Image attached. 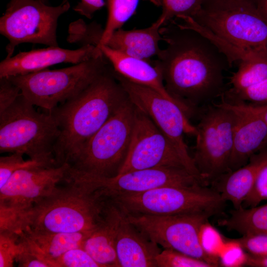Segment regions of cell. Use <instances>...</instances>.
Instances as JSON below:
<instances>
[{
  "label": "cell",
  "mask_w": 267,
  "mask_h": 267,
  "mask_svg": "<svg viewBox=\"0 0 267 267\" xmlns=\"http://www.w3.org/2000/svg\"><path fill=\"white\" fill-rule=\"evenodd\" d=\"M69 0H63L65 3ZM109 0H80L74 7V10L80 14L91 19L93 14L105 5H107Z\"/></svg>",
  "instance_id": "obj_41"
},
{
  "label": "cell",
  "mask_w": 267,
  "mask_h": 267,
  "mask_svg": "<svg viewBox=\"0 0 267 267\" xmlns=\"http://www.w3.org/2000/svg\"><path fill=\"white\" fill-rule=\"evenodd\" d=\"M167 43L152 63L168 92L189 114L193 108L223 94L225 71L232 64L209 38L173 22L160 29Z\"/></svg>",
  "instance_id": "obj_1"
},
{
  "label": "cell",
  "mask_w": 267,
  "mask_h": 267,
  "mask_svg": "<svg viewBox=\"0 0 267 267\" xmlns=\"http://www.w3.org/2000/svg\"><path fill=\"white\" fill-rule=\"evenodd\" d=\"M128 98L110 64L81 92L50 111L59 131L54 148L56 165L69 164Z\"/></svg>",
  "instance_id": "obj_2"
},
{
  "label": "cell",
  "mask_w": 267,
  "mask_h": 267,
  "mask_svg": "<svg viewBox=\"0 0 267 267\" xmlns=\"http://www.w3.org/2000/svg\"><path fill=\"white\" fill-rule=\"evenodd\" d=\"M97 48L101 51L116 73L131 82L149 88L165 98L178 102L187 112L184 107L168 92L161 72L152 62L125 54L105 45Z\"/></svg>",
  "instance_id": "obj_19"
},
{
  "label": "cell",
  "mask_w": 267,
  "mask_h": 267,
  "mask_svg": "<svg viewBox=\"0 0 267 267\" xmlns=\"http://www.w3.org/2000/svg\"><path fill=\"white\" fill-rule=\"evenodd\" d=\"M47 196L19 212L16 233L91 232L102 221L108 200L84 185L67 181Z\"/></svg>",
  "instance_id": "obj_3"
},
{
  "label": "cell",
  "mask_w": 267,
  "mask_h": 267,
  "mask_svg": "<svg viewBox=\"0 0 267 267\" xmlns=\"http://www.w3.org/2000/svg\"><path fill=\"white\" fill-rule=\"evenodd\" d=\"M228 95L243 101L259 105H267V79L247 88L231 89Z\"/></svg>",
  "instance_id": "obj_34"
},
{
  "label": "cell",
  "mask_w": 267,
  "mask_h": 267,
  "mask_svg": "<svg viewBox=\"0 0 267 267\" xmlns=\"http://www.w3.org/2000/svg\"><path fill=\"white\" fill-rule=\"evenodd\" d=\"M237 242L247 253L258 257L267 256V234H251L230 239Z\"/></svg>",
  "instance_id": "obj_37"
},
{
  "label": "cell",
  "mask_w": 267,
  "mask_h": 267,
  "mask_svg": "<svg viewBox=\"0 0 267 267\" xmlns=\"http://www.w3.org/2000/svg\"><path fill=\"white\" fill-rule=\"evenodd\" d=\"M135 106L129 98L69 163V177L109 178L118 175L132 136Z\"/></svg>",
  "instance_id": "obj_4"
},
{
  "label": "cell",
  "mask_w": 267,
  "mask_h": 267,
  "mask_svg": "<svg viewBox=\"0 0 267 267\" xmlns=\"http://www.w3.org/2000/svg\"><path fill=\"white\" fill-rule=\"evenodd\" d=\"M104 29L95 22L88 24L81 19L72 22L69 26L67 41L81 46H96L102 37Z\"/></svg>",
  "instance_id": "obj_28"
},
{
  "label": "cell",
  "mask_w": 267,
  "mask_h": 267,
  "mask_svg": "<svg viewBox=\"0 0 267 267\" xmlns=\"http://www.w3.org/2000/svg\"><path fill=\"white\" fill-rule=\"evenodd\" d=\"M221 102L232 113L234 118L233 144L229 163V172L248 163L253 155L265 149L267 126L264 118L267 105L238 100Z\"/></svg>",
  "instance_id": "obj_16"
},
{
  "label": "cell",
  "mask_w": 267,
  "mask_h": 267,
  "mask_svg": "<svg viewBox=\"0 0 267 267\" xmlns=\"http://www.w3.org/2000/svg\"><path fill=\"white\" fill-rule=\"evenodd\" d=\"M196 128L192 159L203 182L208 186L229 172L233 144L232 113L222 102L214 104Z\"/></svg>",
  "instance_id": "obj_9"
},
{
  "label": "cell",
  "mask_w": 267,
  "mask_h": 267,
  "mask_svg": "<svg viewBox=\"0 0 267 267\" xmlns=\"http://www.w3.org/2000/svg\"><path fill=\"white\" fill-rule=\"evenodd\" d=\"M161 251L159 245L130 222L124 213L116 242L120 267H156L155 258Z\"/></svg>",
  "instance_id": "obj_18"
},
{
  "label": "cell",
  "mask_w": 267,
  "mask_h": 267,
  "mask_svg": "<svg viewBox=\"0 0 267 267\" xmlns=\"http://www.w3.org/2000/svg\"><path fill=\"white\" fill-rule=\"evenodd\" d=\"M90 232L51 233L25 230L22 234L54 267V261L67 251L83 247L84 242Z\"/></svg>",
  "instance_id": "obj_23"
},
{
  "label": "cell",
  "mask_w": 267,
  "mask_h": 267,
  "mask_svg": "<svg viewBox=\"0 0 267 267\" xmlns=\"http://www.w3.org/2000/svg\"><path fill=\"white\" fill-rule=\"evenodd\" d=\"M229 216L218 221L219 225L242 235L267 234V203L260 206L230 210Z\"/></svg>",
  "instance_id": "obj_24"
},
{
  "label": "cell",
  "mask_w": 267,
  "mask_h": 267,
  "mask_svg": "<svg viewBox=\"0 0 267 267\" xmlns=\"http://www.w3.org/2000/svg\"><path fill=\"white\" fill-rule=\"evenodd\" d=\"M75 180L107 199L163 186L205 185L185 169L166 167L134 170L109 178L78 177Z\"/></svg>",
  "instance_id": "obj_13"
},
{
  "label": "cell",
  "mask_w": 267,
  "mask_h": 267,
  "mask_svg": "<svg viewBox=\"0 0 267 267\" xmlns=\"http://www.w3.org/2000/svg\"><path fill=\"white\" fill-rule=\"evenodd\" d=\"M259 0H202V9L224 11L240 8H257Z\"/></svg>",
  "instance_id": "obj_39"
},
{
  "label": "cell",
  "mask_w": 267,
  "mask_h": 267,
  "mask_svg": "<svg viewBox=\"0 0 267 267\" xmlns=\"http://www.w3.org/2000/svg\"><path fill=\"white\" fill-rule=\"evenodd\" d=\"M104 218L85 239L84 249L101 267H120L116 242L123 211L108 200Z\"/></svg>",
  "instance_id": "obj_20"
},
{
  "label": "cell",
  "mask_w": 267,
  "mask_h": 267,
  "mask_svg": "<svg viewBox=\"0 0 267 267\" xmlns=\"http://www.w3.org/2000/svg\"><path fill=\"white\" fill-rule=\"evenodd\" d=\"M156 267H214L204 261L178 251L164 249L155 258Z\"/></svg>",
  "instance_id": "obj_29"
},
{
  "label": "cell",
  "mask_w": 267,
  "mask_h": 267,
  "mask_svg": "<svg viewBox=\"0 0 267 267\" xmlns=\"http://www.w3.org/2000/svg\"><path fill=\"white\" fill-rule=\"evenodd\" d=\"M266 79H267V54L259 53L240 61L238 70L230 78L231 89H241Z\"/></svg>",
  "instance_id": "obj_25"
},
{
  "label": "cell",
  "mask_w": 267,
  "mask_h": 267,
  "mask_svg": "<svg viewBox=\"0 0 267 267\" xmlns=\"http://www.w3.org/2000/svg\"><path fill=\"white\" fill-rule=\"evenodd\" d=\"M70 165L38 164L18 170L0 188V203L25 210L51 193L66 181Z\"/></svg>",
  "instance_id": "obj_15"
},
{
  "label": "cell",
  "mask_w": 267,
  "mask_h": 267,
  "mask_svg": "<svg viewBox=\"0 0 267 267\" xmlns=\"http://www.w3.org/2000/svg\"><path fill=\"white\" fill-rule=\"evenodd\" d=\"M102 53L96 46L87 45L76 49L58 46L19 52L0 63V78L22 75L38 72L60 64H76Z\"/></svg>",
  "instance_id": "obj_17"
},
{
  "label": "cell",
  "mask_w": 267,
  "mask_h": 267,
  "mask_svg": "<svg viewBox=\"0 0 267 267\" xmlns=\"http://www.w3.org/2000/svg\"><path fill=\"white\" fill-rule=\"evenodd\" d=\"M115 73L132 103L146 114L171 141L187 171L202 180L183 138L184 134L195 136L196 126L190 123L182 106L149 88L131 82Z\"/></svg>",
  "instance_id": "obj_11"
},
{
  "label": "cell",
  "mask_w": 267,
  "mask_h": 267,
  "mask_svg": "<svg viewBox=\"0 0 267 267\" xmlns=\"http://www.w3.org/2000/svg\"><path fill=\"white\" fill-rule=\"evenodd\" d=\"M139 0H109L108 17L105 28L99 43V47L105 45L112 34L121 29L134 13Z\"/></svg>",
  "instance_id": "obj_26"
},
{
  "label": "cell",
  "mask_w": 267,
  "mask_h": 267,
  "mask_svg": "<svg viewBox=\"0 0 267 267\" xmlns=\"http://www.w3.org/2000/svg\"><path fill=\"white\" fill-rule=\"evenodd\" d=\"M20 88L8 77L0 78V113L9 107L21 95Z\"/></svg>",
  "instance_id": "obj_40"
},
{
  "label": "cell",
  "mask_w": 267,
  "mask_h": 267,
  "mask_svg": "<svg viewBox=\"0 0 267 267\" xmlns=\"http://www.w3.org/2000/svg\"><path fill=\"white\" fill-rule=\"evenodd\" d=\"M22 0H10L9 2H8L7 5H11ZM39 0L45 3L48 4V0Z\"/></svg>",
  "instance_id": "obj_44"
},
{
  "label": "cell",
  "mask_w": 267,
  "mask_h": 267,
  "mask_svg": "<svg viewBox=\"0 0 267 267\" xmlns=\"http://www.w3.org/2000/svg\"><path fill=\"white\" fill-rule=\"evenodd\" d=\"M124 213L130 222L163 249L178 251L214 267L220 265L219 258L207 253L200 242L201 229L212 217L210 215L155 216Z\"/></svg>",
  "instance_id": "obj_12"
},
{
  "label": "cell",
  "mask_w": 267,
  "mask_h": 267,
  "mask_svg": "<svg viewBox=\"0 0 267 267\" xmlns=\"http://www.w3.org/2000/svg\"><path fill=\"white\" fill-rule=\"evenodd\" d=\"M162 167L187 171L181 157L171 141L146 114L135 107L131 144L118 175Z\"/></svg>",
  "instance_id": "obj_14"
},
{
  "label": "cell",
  "mask_w": 267,
  "mask_h": 267,
  "mask_svg": "<svg viewBox=\"0 0 267 267\" xmlns=\"http://www.w3.org/2000/svg\"><path fill=\"white\" fill-rule=\"evenodd\" d=\"M200 238L204 250L210 255L219 258L225 241L220 233L208 222L202 226Z\"/></svg>",
  "instance_id": "obj_36"
},
{
  "label": "cell",
  "mask_w": 267,
  "mask_h": 267,
  "mask_svg": "<svg viewBox=\"0 0 267 267\" xmlns=\"http://www.w3.org/2000/svg\"><path fill=\"white\" fill-rule=\"evenodd\" d=\"M109 65L101 53L70 67L6 77L32 104L50 112L81 92Z\"/></svg>",
  "instance_id": "obj_7"
},
{
  "label": "cell",
  "mask_w": 267,
  "mask_h": 267,
  "mask_svg": "<svg viewBox=\"0 0 267 267\" xmlns=\"http://www.w3.org/2000/svg\"><path fill=\"white\" fill-rule=\"evenodd\" d=\"M54 267H100L83 247L72 249L53 262Z\"/></svg>",
  "instance_id": "obj_33"
},
{
  "label": "cell",
  "mask_w": 267,
  "mask_h": 267,
  "mask_svg": "<svg viewBox=\"0 0 267 267\" xmlns=\"http://www.w3.org/2000/svg\"><path fill=\"white\" fill-rule=\"evenodd\" d=\"M20 250L15 262L21 267H52L36 247L22 234H18Z\"/></svg>",
  "instance_id": "obj_31"
},
{
  "label": "cell",
  "mask_w": 267,
  "mask_h": 267,
  "mask_svg": "<svg viewBox=\"0 0 267 267\" xmlns=\"http://www.w3.org/2000/svg\"><path fill=\"white\" fill-rule=\"evenodd\" d=\"M24 155L22 153L15 152L9 155L0 157V188L5 184L13 174L19 169L38 164L48 166L31 159L25 160Z\"/></svg>",
  "instance_id": "obj_30"
},
{
  "label": "cell",
  "mask_w": 267,
  "mask_h": 267,
  "mask_svg": "<svg viewBox=\"0 0 267 267\" xmlns=\"http://www.w3.org/2000/svg\"><path fill=\"white\" fill-rule=\"evenodd\" d=\"M264 118L267 126V105H266V107L264 113Z\"/></svg>",
  "instance_id": "obj_45"
},
{
  "label": "cell",
  "mask_w": 267,
  "mask_h": 267,
  "mask_svg": "<svg viewBox=\"0 0 267 267\" xmlns=\"http://www.w3.org/2000/svg\"><path fill=\"white\" fill-rule=\"evenodd\" d=\"M70 7L68 1L52 6L39 0H24L7 5L0 18V33L9 41L5 58L11 57L16 46L23 43L58 46V20Z\"/></svg>",
  "instance_id": "obj_10"
},
{
  "label": "cell",
  "mask_w": 267,
  "mask_h": 267,
  "mask_svg": "<svg viewBox=\"0 0 267 267\" xmlns=\"http://www.w3.org/2000/svg\"><path fill=\"white\" fill-rule=\"evenodd\" d=\"M162 8L157 19L163 26L173 18L181 16L193 18L202 9V0H149Z\"/></svg>",
  "instance_id": "obj_27"
},
{
  "label": "cell",
  "mask_w": 267,
  "mask_h": 267,
  "mask_svg": "<svg viewBox=\"0 0 267 267\" xmlns=\"http://www.w3.org/2000/svg\"><path fill=\"white\" fill-rule=\"evenodd\" d=\"M192 18L208 30L205 36L232 64L258 52L267 54V22L256 8L224 11L201 9Z\"/></svg>",
  "instance_id": "obj_6"
},
{
  "label": "cell",
  "mask_w": 267,
  "mask_h": 267,
  "mask_svg": "<svg viewBox=\"0 0 267 267\" xmlns=\"http://www.w3.org/2000/svg\"><path fill=\"white\" fill-rule=\"evenodd\" d=\"M22 94L0 113V152H18L48 166H57L54 148L59 135L57 124L48 112H38Z\"/></svg>",
  "instance_id": "obj_5"
},
{
  "label": "cell",
  "mask_w": 267,
  "mask_h": 267,
  "mask_svg": "<svg viewBox=\"0 0 267 267\" xmlns=\"http://www.w3.org/2000/svg\"><path fill=\"white\" fill-rule=\"evenodd\" d=\"M20 247L18 234L9 231L0 232V267H13Z\"/></svg>",
  "instance_id": "obj_32"
},
{
  "label": "cell",
  "mask_w": 267,
  "mask_h": 267,
  "mask_svg": "<svg viewBox=\"0 0 267 267\" xmlns=\"http://www.w3.org/2000/svg\"><path fill=\"white\" fill-rule=\"evenodd\" d=\"M264 200H267V164L259 173L250 193L242 206L244 208L253 207Z\"/></svg>",
  "instance_id": "obj_38"
},
{
  "label": "cell",
  "mask_w": 267,
  "mask_h": 267,
  "mask_svg": "<svg viewBox=\"0 0 267 267\" xmlns=\"http://www.w3.org/2000/svg\"><path fill=\"white\" fill-rule=\"evenodd\" d=\"M225 241L219 255L220 265L229 267L244 266L247 253L237 242L228 238Z\"/></svg>",
  "instance_id": "obj_35"
},
{
  "label": "cell",
  "mask_w": 267,
  "mask_h": 267,
  "mask_svg": "<svg viewBox=\"0 0 267 267\" xmlns=\"http://www.w3.org/2000/svg\"><path fill=\"white\" fill-rule=\"evenodd\" d=\"M267 164V149L265 148L251 156L243 166L217 179L211 183L212 187L225 201H230L234 209H238L250 193L259 173Z\"/></svg>",
  "instance_id": "obj_21"
},
{
  "label": "cell",
  "mask_w": 267,
  "mask_h": 267,
  "mask_svg": "<svg viewBox=\"0 0 267 267\" xmlns=\"http://www.w3.org/2000/svg\"><path fill=\"white\" fill-rule=\"evenodd\" d=\"M162 26L157 20L145 28H121L112 34L105 45L125 54L151 62V58L157 56L161 51L159 43L163 40Z\"/></svg>",
  "instance_id": "obj_22"
},
{
  "label": "cell",
  "mask_w": 267,
  "mask_h": 267,
  "mask_svg": "<svg viewBox=\"0 0 267 267\" xmlns=\"http://www.w3.org/2000/svg\"><path fill=\"white\" fill-rule=\"evenodd\" d=\"M257 9L260 14L267 22V0H259Z\"/></svg>",
  "instance_id": "obj_43"
},
{
  "label": "cell",
  "mask_w": 267,
  "mask_h": 267,
  "mask_svg": "<svg viewBox=\"0 0 267 267\" xmlns=\"http://www.w3.org/2000/svg\"><path fill=\"white\" fill-rule=\"evenodd\" d=\"M124 213L155 216L221 214L225 201L213 187L167 186L109 199Z\"/></svg>",
  "instance_id": "obj_8"
},
{
  "label": "cell",
  "mask_w": 267,
  "mask_h": 267,
  "mask_svg": "<svg viewBox=\"0 0 267 267\" xmlns=\"http://www.w3.org/2000/svg\"><path fill=\"white\" fill-rule=\"evenodd\" d=\"M244 266L253 267H267V256L258 257L247 253Z\"/></svg>",
  "instance_id": "obj_42"
}]
</instances>
